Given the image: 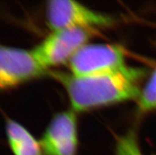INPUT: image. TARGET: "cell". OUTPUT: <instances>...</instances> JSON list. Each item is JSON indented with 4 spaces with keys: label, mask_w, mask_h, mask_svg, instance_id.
Instances as JSON below:
<instances>
[{
    "label": "cell",
    "mask_w": 156,
    "mask_h": 155,
    "mask_svg": "<svg viewBox=\"0 0 156 155\" xmlns=\"http://www.w3.org/2000/svg\"><path fill=\"white\" fill-rule=\"evenodd\" d=\"M93 31L84 29L51 31L32 51L40 64L49 71L51 67L68 63L75 53L89 41Z\"/></svg>",
    "instance_id": "cell-3"
},
{
    "label": "cell",
    "mask_w": 156,
    "mask_h": 155,
    "mask_svg": "<svg viewBox=\"0 0 156 155\" xmlns=\"http://www.w3.org/2000/svg\"><path fill=\"white\" fill-rule=\"evenodd\" d=\"M32 50L0 45V91L48 75Z\"/></svg>",
    "instance_id": "cell-5"
},
{
    "label": "cell",
    "mask_w": 156,
    "mask_h": 155,
    "mask_svg": "<svg viewBox=\"0 0 156 155\" xmlns=\"http://www.w3.org/2000/svg\"><path fill=\"white\" fill-rule=\"evenodd\" d=\"M6 133L14 155H44L39 140L36 139L18 122L8 120L6 124Z\"/></svg>",
    "instance_id": "cell-7"
},
{
    "label": "cell",
    "mask_w": 156,
    "mask_h": 155,
    "mask_svg": "<svg viewBox=\"0 0 156 155\" xmlns=\"http://www.w3.org/2000/svg\"><path fill=\"white\" fill-rule=\"evenodd\" d=\"M70 73L76 76L99 75L129 67L121 47L107 44H87L68 62Z\"/></svg>",
    "instance_id": "cell-4"
},
{
    "label": "cell",
    "mask_w": 156,
    "mask_h": 155,
    "mask_svg": "<svg viewBox=\"0 0 156 155\" xmlns=\"http://www.w3.org/2000/svg\"><path fill=\"white\" fill-rule=\"evenodd\" d=\"M46 19L51 31L70 29L94 30L111 26L113 19L71 0H51L47 2Z\"/></svg>",
    "instance_id": "cell-2"
},
{
    "label": "cell",
    "mask_w": 156,
    "mask_h": 155,
    "mask_svg": "<svg viewBox=\"0 0 156 155\" xmlns=\"http://www.w3.org/2000/svg\"><path fill=\"white\" fill-rule=\"evenodd\" d=\"M39 141L44 155H78L76 112L70 109L55 115Z\"/></svg>",
    "instance_id": "cell-6"
},
{
    "label": "cell",
    "mask_w": 156,
    "mask_h": 155,
    "mask_svg": "<svg viewBox=\"0 0 156 155\" xmlns=\"http://www.w3.org/2000/svg\"><path fill=\"white\" fill-rule=\"evenodd\" d=\"M115 155H145L140 149L136 134L125 133L117 138Z\"/></svg>",
    "instance_id": "cell-9"
},
{
    "label": "cell",
    "mask_w": 156,
    "mask_h": 155,
    "mask_svg": "<svg viewBox=\"0 0 156 155\" xmlns=\"http://www.w3.org/2000/svg\"><path fill=\"white\" fill-rule=\"evenodd\" d=\"M144 75L142 69L132 67L87 76L51 72L67 92L71 109L75 112L137 100L141 92L140 82Z\"/></svg>",
    "instance_id": "cell-1"
},
{
    "label": "cell",
    "mask_w": 156,
    "mask_h": 155,
    "mask_svg": "<svg viewBox=\"0 0 156 155\" xmlns=\"http://www.w3.org/2000/svg\"><path fill=\"white\" fill-rule=\"evenodd\" d=\"M137 101L138 108L141 112H150L156 109V67L141 90Z\"/></svg>",
    "instance_id": "cell-8"
}]
</instances>
